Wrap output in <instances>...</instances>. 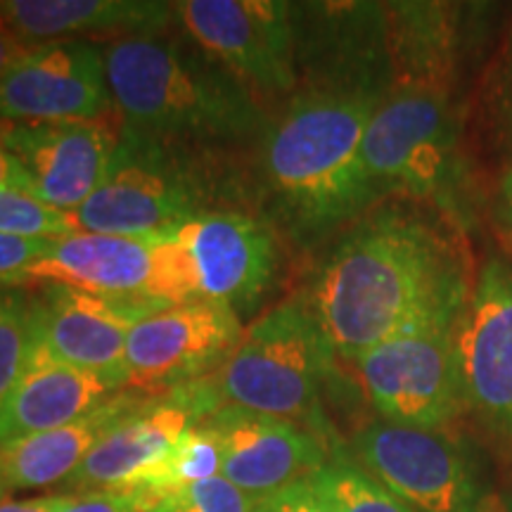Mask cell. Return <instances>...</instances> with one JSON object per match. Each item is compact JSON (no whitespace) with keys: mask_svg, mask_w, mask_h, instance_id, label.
<instances>
[{"mask_svg":"<svg viewBox=\"0 0 512 512\" xmlns=\"http://www.w3.org/2000/svg\"><path fill=\"white\" fill-rule=\"evenodd\" d=\"M470 292L465 256L446 230L382 209L337 242L304 299L335 356L356 363L387 339L460 316Z\"/></svg>","mask_w":512,"mask_h":512,"instance_id":"6da1fadb","label":"cell"},{"mask_svg":"<svg viewBox=\"0 0 512 512\" xmlns=\"http://www.w3.org/2000/svg\"><path fill=\"white\" fill-rule=\"evenodd\" d=\"M387 91L325 76L297 93L264 138V176L299 228L325 233L363 214L377 190L363 169L366 128Z\"/></svg>","mask_w":512,"mask_h":512,"instance_id":"7a4b0ae2","label":"cell"},{"mask_svg":"<svg viewBox=\"0 0 512 512\" xmlns=\"http://www.w3.org/2000/svg\"><path fill=\"white\" fill-rule=\"evenodd\" d=\"M112 102L150 138H240L261 112L242 81L200 46L176 38H117L105 50Z\"/></svg>","mask_w":512,"mask_h":512,"instance_id":"3957f363","label":"cell"},{"mask_svg":"<svg viewBox=\"0 0 512 512\" xmlns=\"http://www.w3.org/2000/svg\"><path fill=\"white\" fill-rule=\"evenodd\" d=\"M335 351L320 330L304 297L275 306L242 332L238 347L207 377L216 411L238 406L245 411L299 422L337 446L320 392L328 380Z\"/></svg>","mask_w":512,"mask_h":512,"instance_id":"277c9868","label":"cell"},{"mask_svg":"<svg viewBox=\"0 0 512 512\" xmlns=\"http://www.w3.org/2000/svg\"><path fill=\"white\" fill-rule=\"evenodd\" d=\"M27 280L62 283L150 313L200 299L190 256L171 235L74 233L55 240Z\"/></svg>","mask_w":512,"mask_h":512,"instance_id":"5b68a950","label":"cell"},{"mask_svg":"<svg viewBox=\"0 0 512 512\" xmlns=\"http://www.w3.org/2000/svg\"><path fill=\"white\" fill-rule=\"evenodd\" d=\"M458 124L446 88L396 86L384 95L361 145L377 190L439 197L453 183Z\"/></svg>","mask_w":512,"mask_h":512,"instance_id":"8992f818","label":"cell"},{"mask_svg":"<svg viewBox=\"0 0 512 512\" xmlns=\"http://www.w3.org/2000/svg\"><path fill=\"white\" fill-rule=\"evenodd\" d=\"M460 316L403 332L356 358L358 380L382 420L439 430L465 408L458 366Z\"/></svg>","mask_w":512,"mask_h":512,"instance_id":"52a82bcc","label":"cell"},{"mask_svg":"<svg viewBox=\"0 0 512 512\" xmlns=\"http://www.w3.org/2000/svg\"><path fill=\"white\" fill-rule=\"evenodd\" d=\"M200 202L159 140L126 126L100 188L69 214L79 233L157 238L202 214Z\"/></svg>","mask_w":512,"mask_h":512,"instance_id":"ba28073f","label":"cell"},{"mask_svg":"<svg viewBox=\"0 0 512 512\" xmlns=\"http://www.w3.org/2000/svg\"><path fill=\"white\" fill-rule=\"evenodd\" d=\"M351 448L370 477L418 512H479L472 467L441 430L377 420L356 432Z\"/></svg>","mask_w":512,"mask_h":512,"instance_id":"9c48e42d","label":"cell"},{"mask_svg":"<svg viewBox=\"0 0 512 512\" xmlns=\"http://www.w3.org/2000/svg\"><path fill=\"white\" fill-rule=\"evenodd\" d=\"M176 17L202 50L240 81L266 93L297 83V27L287 3L275 0H185Z\"/></svg>","mask_w":512,"mask_h":512,"instance_id":"30bf717a","label":"cell"},{"mask_svg":"<svg viewBox=\"0 0 512 512\" xmlns=\"http://www.w3.org/2000/svg\"><path fill=\"white\" fill-rule=\"evenodd\" d=\"M221 453V477L254 501L311 479L339 448L299 422L223 406L197 422Z\"/></svg>","mask_w":512,"mask_h":512,"instance_id":"8fae6325","label":"cell"},{"mask_svg":"<svg viewBox=\"0 0 512 512\" xmlns=\"http://www.w3.org/2000/svg\"><path fill=\"white\" fill-rule=\"evenodd\" d=\"M240 337V316L226 304L197 299L150 313L128 335V389H174L200 380L233 354Z\"/></svg>","mask_w":512,"mask_h":512,"instance_id":"7c38bea8","label":"cell"},{"mask_svg":"<svg viewBox=\"0 0 512 512\" xmlns=\"http://www.w3.org/2000/svg\"><path fill=\"white\" fill-rule=\"evenodd\" d=\"M110 102L105 53L86 41L31 48L0 76V121L5 126L95 121Z\"/></svg>","mask_w":512,"mask_h":512,"instance_id":"4fadbf2b","label":"cell"},{"mask_svg":"<svg viewBox=\"0 0 512 512\" xmlns=\"http://www.w3.org/2000/svg\"><path fill=\"white\" fill-rule=\"evenodd\" d=\"M458 366L465 406L512 441V266L501 259L472 285L458 323Z\"/></svg>","mask_w":512,"mask_h":512,"instance_id":"5bb4252c","label":"cell"},{"mask_svg":"<svg viewBox=\"0 0 512 512\" xmlns=\"http://www.w3.org/2000/svg\"><path fill=\"white\" fill-rule=\"evenodd\" d=\"M188 252L197 294L235 313L252 311L278 271V240L242 211H202L171 233Z\"/></svg>","mask_w":512,"mask_h":512,"instance_id":"9a60e30c","label":"cell"},{"mask_svg":"<svg viewBox=\"0 0 512 512\" xmlns=\"http://www.w3.org/2000/svg\"><path fill=\"white\" fill-rule=\"evenodd\" d=\"M34 302L43 354L128 389L126 342L150 311L62 283L43 287Z\"/></svg>","mask_w":512,"mask_h":512,"instance_id":"2e32d148","label":"cell"},{"mask_svg":"<svg viewBox=\"0 0 512 512\" xmlns=\"http://www.w3.org/2000/svg\"><path fill=\"white\" fill-rule=\"evenodd\" d=\"M0 143L24 166L36 200L74 211L100 188L119 138L95 121H62L0 126Z\"/></svg>","mask_w":512,"mask_h":512,"instance_id":"e0dca14e","label":"cell"},{"mask_svg":"<svg viewBox=\"0 0 512 512\" xmlns=\"http://www.w3.org/2000/svg\"><path fill=\"white\" fill-rule=\"evenodd\" d=\"M197 422L200 415L181 387L169 389L166 396H150L95 444L64 484L72 486V494L126 489L162 460L176 439Z\"/></svg>","mask_w":512,"mask_h":512,"instance_id":"ac0fdd59","label":"cell"},{"mask_svg":"<svg viewBox=\"0 0 512 512\" xmlns=\"http://www.w3.org/2000/svg\"><path fill=\"white\" fill-rule=\"evenodd\" d=\"M117 392H124L117 382L38 349L27 375L0 399V446L69 425Z\"/></svg>","mask_w":512,"mask_h":512,"instance_id":"d6986e66","label":"cell"},{"mask_svg":"<svg viewBox=\"0 0 512 512\" xmlns=\"http://www.w3.org/2000/svg\"><path fill=\"white\" fill-rule=\"evenodd\" d=\"M147 399L150 394H143V389H124L69 425L0 446V472L10 494L67 482L95 444Z\"/></svg>","mask_w":512,"mask_h":512,"instance_id":"ffe728a7","label":"cell"},{"mask_svg":"<svg viewBox=\"0 0 512 512\" xmlns=\"http://www.w3.org/2000/svg\"><path fill=\"white\" fill-rule=\"evenodd\" d=\"M174 5L150 0H3L0 17L24 43L74 34L157 36Z\"/></svg>","mask_w":512,"mask_h":512,"instance_id":"44dd1931","label":"cell"},{"mask_svg":"<svg viewBox=\"0 0 512 512\" xmlns=\"http://www.w3.org/2000/svg\"><path fill=\"white\" fill-rule=\"evenodd\" d=\"M221 475V453L216 441L202 430L200 425H192L185 430L176 444L166 451L162 460H157L150 470L143 472L136 482L126 489L138 491L143 501V512L157 503L166 494H174L185 486L204 482V479Z\"/></svg>","mask_w":512,"mask_h":512,"instance_id":"7402d4cb","label":"cell"},{"mask_svg":"<svg viewBox=\"0 0 512 512\" xmlns=\"http://www.w3.org/2000/svg\"><path fill=\"white\" fill-rule=\"evenodd\" d=\"M309 482L335 512H418L370 477L344 448L332 453Z\"/></svg>","mask_w":512,"mask_h":512,"instance_id":"603a6c76","label":"cell"},{"mask_svg":"<svg viewBox=\"0 0 512 512\" xmlns=\"http://www.w3.org/2000/svg\"><path fill=\"white\" fill-rule=\"evenodd\" d=\"M36 354L38 318L34 297L0 290V399L27 375Z\"/></svg>","mask_w":512,"mask_h":512,"instance_id":"cb8c5ba5","label":"cell"},{"mask_svg":"<svg viewBox=\"0 0 512 512\" xmlns=\"http://www.w3.org/2000/svg\"><path fill=\"white\" fill-rule=\"evenodd\" d=\"M79 233L69 211L43 204L27 192H0V235L62 240Z\"/></svg>","mask_w":512,"mask_h":512,"instance_id":"d4e9b609","label":"cell"},{"mask_svg":"<svg viewBox=\"0 0 512 512\" xmlns=\"http://www.w3.org/2000/svg\"><path fill=\"white\" fill-rule=\"evenodd\" d=\"M256 508L259 501L219 475L166 494L145 512H256Z\"/></svg>","mask_w":512,"mask_h":512,"instance_id":"484cf974","label":"cell"},{"mask_svg":"<svg viewBox=\"0 0 512 512\" xmlns=\"http://www.w3.org/2000/svg\"><path fill=\"white\" fill-rule=\"evenodd\" d=\"M55 240L0 235V285L27 283V273L53 249Z\"/></svg>","mask_w":512,"mask_h":512,"instance_id":"4316f807","label":"cell"},{"mask_svg":"<svg viewBox=\"0 0 512 512\" xmlns=\"http://www.w3.org/2000/svg\"><path fill=\"white\" fill-rule=\"evenodd\" d=\"M62 512H143V501L133 489H107L76 494Z\"/></svg>","mask_w":512,"mask_h":512,"instance_id":"83f0119b","label":"cell"},{"mask_svg":"<svg viewBox=\"0 0 512 512\" xmlns=\"http://www.w3.org/2000/svg\"><path fill=\"white\" fill-rule=\"evenodd\" d=\"M266 512H335L320 498L309 479L297 482L261 501Z\"/></svg>","mask_w":512,"mask_h":512,"instance_id":"f1b7e54d","label":"cell"},{"mask_svg":"<svg viewBox=\"0 0 512 512\" xmlns=\"http://www.w3.org/2000/svg\"><path fill=\"white\" fill-rule=\"evenodd\" d=\"M3 190L27 192V195H31V178L24 171V166L17 162V157L0 143V192Z\"/></svg>","mask_w":512,"mask_h":512,"instance_id":"f546056e","label":"cell"},{"mask_svg":"<svg viewBox=\"0 0 512 512\" xmlns=\"http://www.w3.org/2000/svg\"><path fill=\"white\" fill-rule=\"evenodd\" d=\"M31 48L34 46L24 43L22 38H19L15 31L10 29V24L0 17V76L8 74L10 69L29 53Z\"/></svg>","mask_w":512,"mask_h":512,"instance_id":"4dcf8cb0","label":"cell"},{"mask_svg":"<svg viewBox=\"0 0 512 512\" xmlns=\"http://www.w3.org/2000/svg\"><path fill=\"white\" fill-rule=\"evenodd\" d=\"M74 498L76 494H48L27 501H3L0 512H62Z\"/></svg>","mask_w":512,"mask_h":512,"instance_id":"1f68e13d","label":"cell"},{"mask_svg":"<svg viewBox=\"0 0 512 512\" xmlns=\"http://www.w3.org/2000/svg\"><path fill=\"white\" fill-rule=\"evenodd\" d=\"M501 219L512 240V169L505 174L501 185Z\"/></svg>","mask_w":512,"mask_h":512,"instance_id":"d6a6232c","label":"cell"},{"mask_svg":"<svg viewBox=\"0 0 512 512\" xmlns=\"http://www.w3.org/2000/svg\"><path fill=\"white\" fill-rule=\"evenodd\" d=\"M479 512H512V494L482 498V503H479Z\"/></svg>","mask_w":512,"mask_h":512,"instance_id":"836d02e7","label":"cell"},{"mask_svg":"<svg viewBox=\"0 0 512 512\" xmlns=\"http://www.w3.org/2000/svg\"><path fill=\"white\" fill-rule=\"evenodd\" d=\"M505 93H508L510 117H512V34L508 43V55H505Z\"/></svg>","mask_w":512,"mask_h":512,"instance_id":"e575fe53","label":"cell"},{"mask_svg":"<svg viewBox=\"0 0 512 512\" xmlns=\"http://www.w3.org/2000/svg\"><path fill=\"white\" fill-rule=\"evenodd\" d=\"M10 494V486H8V482H5V477H3V472H0V503L5 501V496Z\"/></svg>","mask_w":512,"mask_h":512,"instance_id":"d590c367","label":"cell"},{"mask_svg":"<svg viewBox=\"0 0 512 512\" xmlns=\"http://www.w3.org/2000/svg\"><path fill=\"white\" fill-rule=\"evenodd\" d=\"M256 512H266V510H264V505H261V503H259V508H256Z\"/></svg>","mask_w":512,"mask_h":512,"instance_id":"8d00e7d4","label":"cell"}]
</instances>
